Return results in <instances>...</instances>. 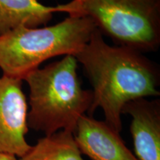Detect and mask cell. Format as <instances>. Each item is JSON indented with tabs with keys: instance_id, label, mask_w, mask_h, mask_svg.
I'll return each instance as SVG.
<instances>
[{
	"instance_id": "1",
	"label": "cell",
	"mask_w": 160,
	"mask_h": 160,
	"mask_svg": "<svg viewBox=\"0 0 160 160\" xmlns=\"http://www.w3.org/2000/svg\"><path fill=\"white\" fill-rule=\"evenodd\" d=\"M75 57L93 88L88 116L92 117L96 110L101 108L104 121L119 133L126 104L160 95L159 65L134 48L109 45L97 28Z\"/></svg>"
},
{
	"instance_id": "2",
	"label": "cell",
	"mask_w": 160,
	"mask_h": 160,
	"mask_svg": "<svg viewBox=\"0 0 160 160\" xmlns=\"http://www.w3.org/2000/svg\"><path fill=\"white\" fill-rule=\"evenodd\" d=\"M77 69L76 57L67 55L24 79L29 88V128L45 136L60 131L73 133L93 102L92 91L83 89Z\"/></svg>"
},
{
	"instance_id": "3",
	"label": "cell",
	"mask_w": 160,
	"mask_h": 160,
	"mask_svg": "<svg viewBox=\"0 0 160 160\" xmlns=\"http://www.w3.org/2000/svg\"><path fill=\"white\" fill-rule=\"evenodd\" d=\"M96 28L89 17L68 16L53 25L20 26L0 35L2 75L23 81L46 60L59 56L75 57Z\"/></svg>"
},
{
	"instance_id": "4",
	"label": "cell",
	"mask_w": 160,
	"mask_h": 160,
	"mask_svg": "<svg viewBox=\"0 0 160 160\" xmlns=\"http://www.w3.org/2000/svg\"><path fill=\"white\" fill-rule=\"evenodd\" d=\"M60 12L89 17L114 45L142 53L160 47V0H71Z\"/></svg>"
},
{
	"instance_id": "5",
	"label": "cell",
	"mask_w": 160,
	"mask_h": 160,
	"mask_svg": "<svg viewBox=\"0 0 160 160\" xmlns=\"http://www.w3.org/2000/svg\"><path fill=\"white\" fill-rule=\"evenodd\" d=\"M22 80L0 77V153L19 157L31 148L28 132V104Z\"/></svg>"
},
{
	"instance_id": "6",
	"label": "cell",
	"mask_w": 160,
	"mask_h": 160,
	"mask_svg": "<svg viewBox=\"0 0 160 160\" xmlns=\"http://www.w3.org/2000/svg\"><path fill=\"white\" fill-rule=\"evenodd\" d=\"M73 135L82 154L91 160H139L125 145L119 132L105 121L84 115Z\"/></svg>"
},
{
	"instance_id": "7",
	"label": "cell",
	"mask_w": 160,
	"mask_h": 160,
	"mask_svg": "<svg viewBox=\"0 0 160 160\" xmlns=\"http://www.w3.org/2000/svg\"><path fill=\"white\" fill-rule=\"evenodd\" d=\"M131 117V133L139 160H160V99L140 98L124 106Z\"/></svg>"
},
{
	"instance_id": "8",
	"label": "cell",
	"mask_w": 160,
	"mask_h": 160,
	"mask_svg": "<svg viewBox=\"0 0 160 160\" xmlns=\"http://www.w3.org/2000/svg\"><path fill=\"white\" fill-rule=\"evenodd\" d=\"M55 13H60L59 5L47 6L39 0H0V35L20 26H46Z\"/></svg>"
},
{
	"instance_id": "9",
	"label": "cell",
	"mask_w": 160,
	"mask_h": 160,
	"mask_svg": "<svg viewBox=\"0 0 160 160\" xmlns=\"http://www.w3.org/2000/svg\"><path fill=\"white\" fill-rule=\"evenodd\" d=\"M17 160H85L72 132L60 131L40 138Z\"/></svg>"
},
{
	"instance_id": "10",
	"label": "cell",
	"mask_w": 160,
	"mask_h": 160,
	"mask_svg": "<svg viewBox=\"0 0 160 160\" xmlns=\"http://www.w3.org/2000/svg\"><path fill=\"white\" fill-rule=\"evenodd\" d=\"M17 157L8 153H0V160H17Z\"/></svg>"
}]
</instances>
